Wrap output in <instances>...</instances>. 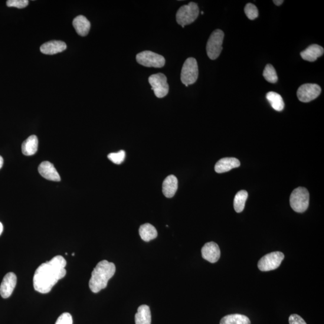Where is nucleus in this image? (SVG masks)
<instances>
[{
	"label": "nucleus",
	"instance_id": "obj_1",
	"mask_svg": "<svg viewBox=\"0 0 324 324\" xmlns=\"http://www.w3.org/2000/svg\"><path fill=\"white\" fill-rule=\"evenodd\" d=\"M67 262L58 255L41 265L35 270L33 277L34 290L42 294L50 293L55 284L66 274Z\"/></svg>",
	"mask_w": 324,
	"mask_h": 324
},
{
	"label": "nucleus",
	"instance_id": "obj_2",
	"mask_svg": "<svg viewBox=\"0 0 324 324\" xmlns=\"http://www.w3.org/2000/svg\"><path fill=\"white\" fill-rule=\"evenodd\" d=\"M115 264L106 260L99 262L94 268L89 281V287L94 293L100 292L106 288L108 281L115 274Z\"/></svg>",
	"mask_w": 324,
	"mask_h": 324
},
{
	"label": "nucleus",
	"instance_id": "obj_3",
	"mask_svg": "<svg viewBox=\"0 0 324 324\" xmlns=\"http://www.w3.org/2000/svg\"><path fill=\"white\" fill-rule=\"evenodd\" d=\"M199 10L198 5L194 2L188 5L182 6L176 14V20L178 24L185 28L186 25L192 24L198 18Z\"/></svg>",
	"mask_w": 324,
	"mask_h": 324
},
{
	"label": "nucleus",
	"instance_id": "obj_4",
	"mask_svg": "<svg viewBox=\"0 0 324 324\" xmlns=\"http://www.w3.org/2000/svg\"><path fill=\"white\" fill-rule=\"evenodd\" d=\"M309 193L306 188L300 187L294 189L290 196V205L294 211L304 212L309 205Z\"/></svg>",
	"mask_w": 324,
	"mask_h": 324
},
{
	"label": "nucleus",
	"instance_id": "obj_5",
	"mask_svg": "<svg viewBox=\"0 0 324 324\" xmlns=\"http://www.w3.org/2000/svg\"><path fill=\"white\" fill-rule=\"evenodd\" d=\"M224 32L221 29H215L209 36L206 47L208 57L212 60L217 59L221 54L222 44L224 39Z\"/></svg>",
	"mask_w": 324,
	"mask_h": 324
},
{
	"label": "nucleus",
	"instance_id": "obj_6",
	"mask_svg": "<svg viewBox=\"0 0 324 324\" xmlns=\"http://www.w3.org/2000/svg\"><path fill=\"white\" fill-rule=\"evenodd\" d=\"M198 65L194 58H189L183 65L181 81L186 87L196 83L198 78Z\"/></svg>",
	"mask_w": 324,
	"mask_h": 324
},
{
	"label": "nucleus",
	"instance_id": "obj_7",
	"mask_svg": "<svg viewBox=\"0 0 324 324\" xmlns=\"http://www.w3.org/2000/svg\"><path fill=\"white\" fill-rule=\"evenodd\" d=\"M136 58L137 63L143 66L161 68L165 64V59L162 55L150 51L140 52Z\"/></svg>",
	"mask_w": 324,
	"mask_h": 324
},
{
	"label": "nucleus",
	"instance_id": "obj_8",
	"mask_svg": "<svg viewBox=\"0 0 324 324\" xmlns=\"http://www.w3.org/2000/svg\"><path fill=\"white\" fill-rule=\"evenodd\" d=\"M284 255L280 251H274L265 255L258 262V267L262 271H269L277 269L284 260Z\"/></svg>",
	"mask_w": 324,
	"mask_h": 324
},
{
	"label": "nucleus",
	"instance_id": "obj_9",
	"mask_svg": "<svg viewBox=\"0 0 324 324\" xmlns=\"http://www.w3.org/2000/svg\"><path fill=\"white\" fill-rule=\"evenodd\" d=\"M149 82L157 97L163 98L168 94L169 86L167 83V78L164 74L152 75L149 77Z\"/></svg>",
	"mask_w": 324,
	"mask_h": 324
},
{
	"label": "nucleus",
	"instance_id": "obj_10",
	"mask_svg": "<svg viewBox=\"0 0 324 324\" xmlns=\"http://www.w3.org/2000/svg\"><path fill=\"white\" fill-rule=\"evenodd\" d=\"M321 93V88L315 84H305L301 86L297 90V97L304 103L310 102L316 99Z\"/></svg>",
	"mask_w": 324,
	"mask_h": 324
},
{
	"label": "nucleus",
	"instance_id": "obj_11",
	"mask_svg": "<svg viewBox=\"0 0 324 324\" xmlns=\"http://www.w3.org/2000/svg\"><path fill=\"white\" fill-rule=\"evenodd\" d=\"M17 282V277L14 273L10 272L3 278L0 286V295L4 299H8L14 292Z\"/></svg>",
	"mask_w": 324,
	"mask_h": 324
},
{
	"label": "nucleus",
	"instance_id": "obj_12",
	"mask_svg": "<svg viewBox=\"0 0 324 324\" xmlns=\"http://www.w3.org/2000/svg\"><path fill=\"white\" fill-rule=\"evenodd\" d=\"M202 257L211 263L218 262L221 257V250L219 245L214 242L206 243L201 249Z\"/></svg>",
	"mask_w": 324,
	"mask_h": 324
},
{
	"label": "nucleus",
	"instance_id": "obj_13",
	"mask_svg": "<svg viewBox=\"0 0 324 324\" xmlns=\"http://www.w3.org/2000/svg\"><path fill=\"white\" fill-rule=\"evenodd\" d=\"M38 171L44 178L53 182H60V176L52 163L45 161L39 166Z\"/></svg>",
	"mask_w": 324,
	"mask_h": 324
},
{
	"label": "nucleus",
	"instance_id": "obj_14",
	"mask_svg": "<svg viewBox=\"0 0 324 324\" xmlns=\"http://www.w3.org/2000/svg\"><path fill=\"white\" fill-rule=\"evenodd\" d=\"M240 166V162L236 158H226L219 160L216 163L215 171L219 173H225Z\"/></svg>",
	"mask_w": 324,
	"mask_h": 324
},
{
	"label": "nucleus",
	"instance_id": "obj_15",
	"mask_svg": "<svg viewBox=\"0 0 324 324\" xmlns=\"http://www.w3.org/2000/svg\"><path fill=\"white\" fill-rule=\"evenodd\" d=\"M324 50L318 45L313 44L309 46L305 50L301 52V57L304 60L313 62L317 60L319 57L322 56Z\"/></svg>",
	"mask_w": 324,
	"mask_h": 324
},
{
	"label": "nucleus",
	"instance_id": "obj_16",
	"mask_svg": "<svg viewBox=\"0 0 324 324\" xmlns=\"http://www.w3.org/2000/svg\"><path fill=\"white\" fill-rule=\"evenodd\" d=\"M67 46L64 42L59 41H52L47 42L41 47L42 53L47 55H54L66 50Z\"/></svg>",
	"mask_w": 324,
	"mask_h": 324
},
{
	"label": "nucleus",
	"instance_id": "obj_17",
	"mask_svg": "<svg viewBox=\"0 0 324 324\" xmlns=\"http://www.w3.org/2000/svg\"><path fill=\"white\" fill-rule=\"evenodd\" d=\"M178 189V179L173 175H170L163 181L162 191L166 198H172Z\"/></svg>",
	"mask_w": 324,
	"mask_h": 324
},
{
	"label": "nucleus",
	"instance_id": "obj_18",
	"mask_svg": "<svg viewBox=\"0 0 324 324\" xmlns=\"http://www.w3.org/2000/svg\"><path fill=\"white\" fill-rule=\"evenodd\" d=\"M73 25L77 33L81 36H86L91 27L90 22L83 15L78 16L74 19Z\"/></svg>",
	"mask_w": 324,
	"mask_h": 324
},
{
	"label": "nucleus",
	"instance_id": "obj_19",
	"mask_svg": "<svg viewBox=\"0 0 324 324\" xmlns=\"http://www.w3.org/2000/svg\"><path fill=\"white\" fill-rule=\"evenodd\" d=\"M135 319L136 324H151L152 315L150 307L145 304L140 306L137 309Z\"/></svg>",
	"mask_w": 324,
	"mask_h": 324
},
{
	"label": "nucleus",
	"instance_id": "obj_20",
	"mask_svg": "<svg viewBox=\"0 0 324 324\" xmlns=\"http://www.w3.org/2000/svg\"><path fill=\"white\" fill-rule=\"evenodd\" d=\"M38 139L35 135H31L24 140L22 144V152L25 156H32L37 152L38 149Z\"/></svg>",
	"mask_w": 324,
	"mask_h": 324
},
{
	"label": "nucleus",
	"instance_id": "obj_21",
	"mask_svg": "<svg viewBox=\"0 0 324 324\" xmlns=\"http://www.w3.org/2000/svg\"><path fill=\"white\" fill-rule=\"evenodd\" d=\"M140 238L144 241L149 242L158 237V231L154 226L145 224L140 226L139 230Z\"/></svg>",
	"mask_w": 324,
	"mask_h": 324
},
{
	"label": "nucleus",
	"instance_id": "obj_22",
	"mask_svg": "<svg viewBox=\"0 0 324 324\" xmlns=\"http://www.w3.org/2000/svg\"><path fill=\"white\" fill-rule=\"evenodd\" d=\"M220 324H251L249 318L241 314H231L225 316L221 320Z\"/></svg>",
	"mask_w": 324,
	"mask_h": 324
},
{
	"label": "nucleus",
	"instance_id": "obj_23",
	"mask_svg": "<svg viewBox=\"0 0 324 324\" xmlns=\"http://www.w3.org/2000/svg\"><path fill=\"white\" fill-rule=\"evenodd\" d=\"M266 98L271 104V107L277 111H283L284 107V103L283 98L279 94L270 91L266 95Z\"/></svg>",
	"mask_w": 324,
	"mask_h": 324
},
{
	"label": "nucleus",
	"instance_id": "obj_24",
	"mask_svg": "<svg viewBox=\"0 0 324 324\" xmlns=\"http://www.w3.org/2000/svg\"><path fill=\"white\" fill-rule=\"evenodd\" d=\"M247 198L248 193L247 191H240L237 193L235 196L234 201V207L235 211L241 212L243 211Z\"/></svg>",
	"mask_w": 324,
	"mask_h": 324
},
{
	"label": "nucleus",
	"instance_id": "obj_25",
	"mask_svg": "<svg viewBox=\"0 0 324 324\" xmlns=\"http://www.w3.org/2000/svg\"><path fill=\"white\" fill-rule=\"evenodd\" d=\"M263 77L268 83L271 84L276 83L278 81V77L276 70L271 64H267L263 71Z\"/></svg>",
	"mask_w": 324,
	"mask_h": 324
},
{
	"label": "nucleus",
	"instance_id": "obj_26",
	"mask_svg": "<svg viewBox=\"0 0 324 324\" xmlns=\"http://www.w3.org/2000/svg\"><path fill=\"white\" fill-rule=\"evenodd\" d=\"M244 12L247 17L250 19V20H254V19L257 18L258 15H259V12H258L256 6L251 4V3H248V4L245 6Z\"/></svg>",
	"mask_w": 324,
	"mask_h": 324
},
{
	"label": "nucleus",
	"instance_id": "obj_27",
	"mask_svg": "<svg viewBox=\"0 0 324 324\" xmlns=\"http://www.w3.org/2000/svg\"><path fill=\"white\" fill-rule=\"evenodd\" d=\"M126 153L124 150H120L118 153H110L107 156V158L109 159L111 162L117 165H120L124 162L125 159Z\"/></svg>",
	"mask_w": 324,
	"mask_h": 324
},
{
	"label": "nucleus",
	"instance_id": "obj_28",
	"mask_svg": "<svg viewBox=\"0 0 324 324\" xmlns=\"http://www.w3.org/2000/svg\"><path fill=\"white\" fill-rule=\"evenodd\" d=\"M28 3V0H9L6 5L10 8L23 9L27 7Z\"/></svg>",
	"mask_w": 324,
	"mask_h": 324
},
{
	"label": "nucleus",
	"instance_id": "obj_29",
	"mask_svg": "<svg viewBox=\"0 0 324 324\" xmlns=\"http://www.w3.org/2000/svg\"><path fill=\"white\" fill-rule=\"evenodd\" d=\"M55 324H73V319L69 313H64L58 317Z\"/></svg>",
	"mask_w": 324,
	"mask_h": 324
},
{
	"label": "nucleus",
	"instance_id": "obj_30",
	"mask_svg": "<svg viewBox=\"0 0 324 324\" xmlns=\"http://www.w3.org/2000/svg\"><path fill=\"white\" fill-rule=\"evenodd\" d=\"M289 323L290 324H307L302 317L297 314H293L290 316Z\"/></svg>",
	"mask_w": 324,
	"mask_h": 324
},
{
	"label": "nucleus",
	"instance_id": "obj_31",
	"mask_svg": "<svg viewBox=\"0 0 324 324\" xmlns=\"http://www.w3.org/2000/svg\"><path fill=\"white\" fill-rule=\"evenodd\" d=\"M283 2L284 1H283V0H274V1H273L274 5H276L277 6L282 5Z\"/></svg>",
	"mask_w": 324,
	"mask_h": 324
},
{
	"label": "nucleus",
	"instance_id": "obj_32",
	"mask_svg": "<svg viewBox=\"0 0 324 324\" xmlns=\"http://www.w3.org/2000/svg\"><path fill=\"white\" fill-rule=\"evenodd\" d=\"M3 165V158L0 156V169H1Z\"/></svg>",
	"mask_w": 324,
	"mask_h": 324
},
{
	"label": "nucleus",
	"instance_id": "obj_33",
	"mask_svg": "<svg viewBox=\"0 0 324 324\" xmlns=\"http://www.w3.org/2000/svg\"><path fill=\"white\" fill-rule=\"evenodd\" d=\"M3 231V224L0 222V235L2 234Z\"/></svg>",
	"mask_w": 324,
	"mask_h": 324
},
{
	"label": "nucleus",
	"instance_id": "obj_34",
	"mask_svg": "<svg viewBox=\"0 0 324 324\" xmlns=\"http://www.w3.org/2000/svg\"><path fill=\"white\" fill-rule=\"evenodd\" d=\"M201 14H202V15H204V12H201Z\"/></svg>",
	"mask_w": 324,
	"mask_h": 324
}]
</instances>
